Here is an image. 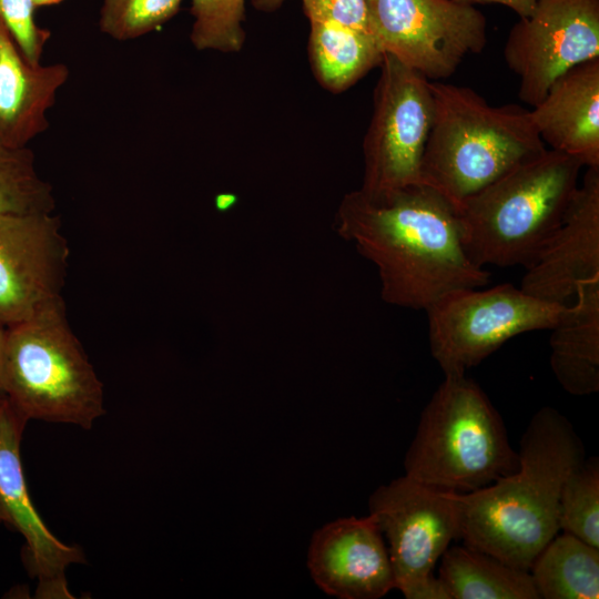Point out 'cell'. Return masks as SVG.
<instances>
[{
  "instance_id": "27",
  "label": "cell",
  "mask_w": 599,
  "mask_h": 599,
  "mask_svg": "<svg viewBox=\"0 0 599 599\" xmlns=\"http://www.w3.org/2000/svg\"><path fill=\"white\" fill-rule=\"evenodd\" d=\"M303 7L311 22H333L369 32L366 0H303Z\"/></svg>"
},
{
  "instance_id": "13",
  "label": "cell",
  "mask_w": 599,
  "mask_h": 599,
  "mask_svg": "<svg viewBox=\"0 0 599 599\" xmlns=\"http://www.w3.org/2000/svg\"><path fill=\"white\" fill-rule=\"evenodd\" d=\"M307 567L314 582L339 599H378L395 588L383 534L369 514L338 518L316 530Z\"/></svg>"
},
{
  "instance_id": "15",
  "label": "cell",
  "mask_w": 599,
  "mask_h": 599,
  "mask_svg": "<svg viewBox=\"0 0 599 599\" xmlns=\"http://www.w3.org/2000/svg\"><path fill=\"white\" fill-rule=\"evenodd\" d=\"M26 423L6 398L0 408V509L4 522L26 540L28 565L40 580V595H68L64 571L84 556L78 546L60 541L32 504L20 456Z\"/></svg>"
},
{
  "instance_id": "2",
  "label": "cell",
  "mask_w": 599,
  "mask_h": 599,
  "mask_svg": "<svg viewBox=\"0 0 599 599\" xmlns=\"http://www.w3.org/2000/svg\"><path fill=\"white\" fill-rule=\"evenodd\" d=\"M516 471L459 494L464 545L529 571L559 532V500L567 477L585 459L571 423L552 407L540 408L520 440Z\"/></svg>"
},
{
  "instance_id": "14",
  "label": "cell",
  "mask_w": 599,
  "mask_h": 599,
  "mask_svg": "<svg viewBox=\"0 0 599 599\" xmlns=\"http://www.w3.org/2000/svg\"><path fill=\"white\" fill-rule=\"evenodd\" d=\"M599 278V167H587L559 226L520 288L539 300L568 305L579 286Z\"/></svg>"
},
{
  "instance_id": "29",
  "label": "cell",
  "mask_w": 599,
  "mask_h": 599,
  "mask_svg": "<svg viewBox=\"0 0 599 599\" xmlns=\"http://www.w3.org/2000/svg\"><path fill=\"white\" fill-rule=\"evenodd\" d=\"M285 0H252V4L260 11L272 12L280 8Z\"/></svg>"
},
{
  "instance_id": "11",
  "label": "cell",
  "mask_w": 599,
  "mask_h": 599,
  "mask_svg": "<svg viewBox=\"0 0 599 599\" xmlns=\"http://www.w3.org/2000/svg\"><path fill=\"white\" fill-rule=\"evenodd\" d=\"M519 78V99L535 106L570 68L599 58V0H536L504 47Z\"/></svg>"
},
{
  "instance_id": "4",
  "label": "cell",
  "mask_w": 599,
  "mask_h": 599,
  "mask_svg": "<svg viewBox=\"0 0 599 599\" xmlns=\"http://www.w3.org/2000/svg\"><path fill=\"white\" fill-rule=\"evenodd\" d=\"M434 115L422 182L457 207L508 170L547 148L518 104L493 106L467 87L429 81Z\"/></svg>"
},
{
  "instance_id": "18",
  "label": "cell",
  "mask_w": 599,
  "mask_h": 599,
  "mask_svg": "<svg viewBox=\"0 0 599 599\" xmlns=\"http://www.w3.org/2000/svg\"><path fill=\"white\" fill-rule=\"evenodd\" d=\"M550 366L569 394L599 390V278L581 284L562 318L550 329Z\"/></svg>"
},
{
  "instance_id": "20",
  "label": "cell",
  "mask_w": 599,
  "mask_h": 599,
  "mask_svg": "<svg viewBox=\"0 0 599 599\" xmlns=\"http://www.w3.org/2000/svg\"><path fill=\"white\" fill-rule=\"evenodd\" d=\"M308 52L316 79L334 93L355 84L384 55L370 32L333 22H311Z\"/></svg>"
},
{
  "instance_id": "7",
  "label": "cell",
  "mask_w": 599,
  "mask_h": 599,
  "mask_svg": "<svg viewBox=\"0 0 599 599\" xmlns=\"http://www.w3.org/2000/svg\"><path fill=\"white\" fill-rule=\"evenodd\" d=\"M481 288L450 292L425 311L430 352L444 375L465 374L517 335L551 329L570 305L508 283Z\"/></svg>"
},
{
  "instance_id": "8",
  "label": "cell",
  "mask_w": 599,
  "mask_h": 599,
  "mask_svg": "<svg viewBox=\"0 0 599 599\" xmlns=\"http://www.w3.org/2000/svg\"><path fill=\"white\" fill-rule=\"evenodd\" d=\"M368 509L387 540L395 588L407 599H449L434 568L460 539L459 494L404 475L379 486Z\"/></svg>"
},
{
  "instance_id": "23",
  "label": "cell",
  "mask_w": 599,
  "mask_h": 599,
  "mask_svg": "<svg viewBox=\"0 0 599 599\" xmlns=\"http://www.w3.org/2000/svg\"><path fill=\"white\" fill-rule=\"evenodd\" d=\"M560 530L599 548V459L590 457L565 480L559 500Z\"/></svg>"
},
{
  "instance_id": "32",
  "label": "cell",
  "mask_w": 599,
  "mask_h": 599,
  "mask_svg": "<svg viewBox=\"0 0 599 599\" xmlns=\"http://www.w3.org/2000/svg\"><path fill=\"white\" fill-rule=\"evenodd\" d=\"M4 400H6V397L2 396V395H0V408H1V406L3 405Z\"/></svg>"
},
{
  "instance_id": "10",
  "label": "cell",
  "mask_w": 599,
  "mask_h": 599,
  "mask_svg": "<svg viewBox=\"0 0 599 599\" xmlns=\"http://www.w3.org/2000/svg\"><path fill=\"white\" fill-rule=\"evenodd\" d=\"M368 30L383 53L427 80L450 77L487 42V22L474 6L449 0H366Z\"/></svg>"
},
{
  "instance_id": "24",
  "label": "cell",
  "mask_w": 599,
  "mask_h": 599,
  "mask_svg": "<svg viewBox=\"0 0 599 599\" xmlns=\"http://www.w3.org/2000/svg\"><path fill=\"white\" fill-rule=\"evenodd\" d=\"M193 24L191 42L197 50L237 52L243 29L245 0H190Z\"/></svg>"
},
{
  "instance_id": "16",
  "label": "cell",
  "mask_w": 599,
  "mask_h": 599,
  "mask_svg": "<svg viewBox=\"0 0 599 599\" xmlns=\"http://www.w3.org/2000/svg\"><path fill=\"white\" fill-rule=\"evenodd\" d=\"M532 108L530 118L545 145L599 167V58L564 72Z\"/></svg>"
},
{
  "instance_id": "9",
  "label": "cell",
  "mask_w": 599,
  "mask_h": 599,
  "mask_svg": "<svg viewBox=\"0 0 599 599\" xmlns=\"http://www.w3.org/2000/svg\"><path fill=\"white\" fill-rule=\"evenodd\" d=\"M374 109L363 143L361 190L382 193L420 183V165L432 128L429 80L384 53Z\"/></svg>"
},
{
  "instance_id": "31",
  "label": "cell",
  "mask_w": 599,
  "mask_h": 599,
  "mask_svg": "<svg viewBox=\"0 0 599 599\" xmlns=\"http://www.w3.org/2000/svg\"><path fill=\"white\" fill-rule=\"evenodd\" d=\"M64 0H33L35 8L59 4Z\"/></svg>"
},
{
  "instance_id": "25",
  "label": "cell",
  "mask_w": 599,
  "mask_h": 599,
  "mask_svg": "<svg viewBox=\"0 0 599 599\" xmlns=\"http://www.w3.org/2000/svg\"><path fill=\"white\" fill-rule=\"evenodd\" d=\"M181 3L182 0H103L99 27L116 41L134 40L172 19Z\"/></svg>"
},
{
  "instance_id": "30",
  "label": "cell",
  "mask_w": 599,
  "mask_h": 599,
  "mask_svg": "<svg viewBox=\"0 0 599 599\" xmlns=\"http://www.w3.org/2000/svg\"><path fill=\"white\" fill-rule=\"evenodd\" d=\"M4 332L6 328L0 325V395H3L2 392V380H1V363H2V351H3V343H4Z\"/></svg>"
},
{
  "instance_id": "3",
  "label": "cell",
  "mask_w": 599,
  "mask_h": 599,
  "mask_svg": "<svg viewBox=\"0 0 599 599\" xmlns=\"http://www.w3.org/2000/svg\"><path fill=\"white\" fill-rule=\"evenodd\" d=\"M582 167L546 149L467 197L458 214L469 258L481 267H530L561 223Z\"/></svg>"
},
{
  "instance_id": "28",
  "label": "cell",
  "mask_w": 599,
  "mask_h": 599,
  "mask_svg": "<svg viewBox=\"0 0 599 599\" xmlns=\"http://www.w3.org/2000/svg\"><path fill=\"white\" fill-rule=\"evenodd\" d=\"M457 3L470 4L474 3H498L510 8L520 18L528 17L535 7L536 0H449Z\"/></svg>"
},
{
  "instance_id": "6",
  "label": "cell",
  "mask_w": 599,
  "mask_h": 599,
  "mask_svg": "<svg viewBox=\"0 0 599 599\" xmlns=\"http://www.w3.org/2000/svg\"><path fill=\"white\" fill-rule=\"evenodd\" d=\"M2 392L17 414L90 428L104 414L103 385L59 298L6 328Z\"/></svg>"
},
{
  "instance_id": "33",
  "label": "cell",
  "mask_w": 599,
  "mask_h": 599,
  "mask_svg": "<svg viewBox=\"0 0 599 599\" xmlns=\"http://www.w3.org/2000/svg\"><path fill=\"white\" fill-rule=\"evenodd\" d=\"M0 522H4V517H3V515H2L1 509H0Z\"/></svg>"
},
{
  "instance_id": "22",
  "label": "cell",
  "mask_w": 599,
  "mask_h": 599,
  "mask_svg": "<svg viewBox=\"0 0 599 599\" xmlns=\"http://www.w3.org/2000/svg\"><path fill=\"white\" fill-rule=\"evenodd\" d=\"M55 199L42 179L29 146H13L0 139V214L52 213Z\"/></svg>"
},
{
  "instance_id": "26",
  "label": "cell",
  "mask_w": 599,
  "mask_h": 599,
  "mask_svg": "<svg viewBox=\"0 0 599 599\" xmlns=\"http://www.w3.org/2000/svg\"><path fill=\"white\" fill-rule=\"evenodd\" d=\"M34 9L33 0H0V20L23 57L40 64L51 32L37 24Z\"/></svg>"
},
{
  "instance_id": "5",
  "label": "cell",
  "mask_w": 599,
  "mask_h": 599,
  "mask_svg": "<svg viewBox=\"0 0 599 599\" xmlns=\"http://www.w3.org/2000/svg\"><path fill=\"white\" fill-rule=\"evenodd\" d=\"M404 466L424 485L467 494L516 471L519 454L481 387L465 374L445 375L422 412Z\"/></svg>"
},
{
  "instance_id": "1",
  "label": "cell",
  "mask_w": 599,
  "mask_h": 599,
  "mask_svg": "<svg viewBox=\"0 0 599 599\" xmlns=\"http://www.w3.org/2000/svg\"><path fill=\"white\" fill-rule=\"evenodd\" d=\"M336 231L376 266L382 298L392 305L426 311L450 292L491 281L464 248L458 207L423 182L345 194Z\"/></svg>"
},
{
  "instance_id": "17",
  "label": "cell",
  "mask_w": 599,
  "mask_h": 599,
  "mask_svg": "<svg viewBox=\"0 0 599 599\" xmlns=\"http://www.w3.org/2000/svg\"><path fill=\"white\" fill-rule=\"evenodd\" d=\"M69 75L64 63H30L0 20V139L29 146L49 128L48 111Z\"/></svg>"
},
{
  "instance_id": "12",
  "label": "cell",
  "mask_w": 599,
  "mask_h": 599,
  "mask_svg": "<svg viewBox=\"0 0 599 599\" xmlns=\"http://www.w3.org/2000/svg\"><path fill=\"white\" fill-rule=\"evenodd\" d=\"M70 247L52 213L0 214V325L62 298Z\"/></svg>"
},
{
  "instance_id": "21",
  "label": "cell",
  "mask_w": 599,
  "mask_h": 599,
  "mask_svg": "<svg viewBox=\"0 0 599 599\" xmlns=\"http://www.w3.org/2000/svg\"><path fill=\"white\" fill-rule=\"evenodd\" d=\"M529 572L544 599H598L599 548L559 532L534 560Z\"/></svg>"
},
{
  "instance_id": "19",
  "label": "cell",
  "mask_w": 599,
  "mask_h": 599,
  "mask_svg": "<svg viewBox=\"0 0 599 599\" xmlns=\"http://www.w3.org/2000/svg\"><path fill=\"white\" fill-rule=\"evenodd\" d=\"M437 578L449 599H539L529 571L469 546H449Z\"/></svg>"
}]
</instances>
